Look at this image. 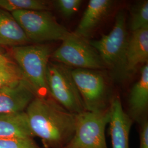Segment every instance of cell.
I'll return each mask as SVG.
<instances>
[{
	"label": "cell",
	"instance_id": "obj_4",
	"mask_svg": "<svg viewBox=\"0 0 148 148\" xmlns=\"http://www.w3.org/2000/svg\"><path fill=\"white\" fill-rule=\"evenodd\" d=\"M11 14L30 42L63 41L71 32L59 24L49 11H18Z\"/></svg>",
	"mask_w": 148,
	"mask_h": 148
},
{
	"label": "cell",
	"instance_id": "obj_10",
	"mask_svg": "<svg viewBox=\"0 0 148 148\" xmlns=\"http://www.w3.org/2000/svg\"><path fill=\"white\" fill-rule=\"evenodd\" d=\"M109 131L112 148H130L129 136L133 120L124 111L121 101L114 97L109 104Z\"/></svg>",
	"mask_w": 148,
	"mask_h": 148
},
{
	"label": "cell",
	"instance_id": "obj_14",
	"mask_svg": "<svg viewBox=\"0 0 148 148\" xmlns=\"http://www.w3.org/2000/svg\"><path fill=\"white\" fill-rule=\"evenodd\" d=\"M29 42V40L11 13L0 9V46L14 47Z\"/></svg>",
	"mask_w": 148,
	"mask_h": 148
},
{
	"label": "cell",
	"instance_id": "obj_19",
	"mask_svg": "<svg viewBox=\"0 0 148 148\" xmlns=\"http://www.w3.org/2000/svg\"><path fill=\"white\" fill-rule=\"evenodd\" d=\"M82 3L81 0H58L55 2L59 12L66 18L71 17L79 11Z\"/></svg>",
	"mask_w": 148,
	"mask_h": 148
},
{
	"label": "cell",
	"instance_id": "obj_2",
	"mask_svg": "<svg viewBox=\"0 0 148 148\" xmlns=\"http://www.w3.org/2000/svg\"><path fill=\"white\" fill-rule=\"evenodd\" d=\"M128 35L125 12L119 11L111 32L95 40L89 41L90 45L99 54L106 68L117 79L128 76L126 70V52Z\"/></svg>",
	"mask_w": 148,
	"mask_h": 148
},
{
	"label": "cell",
	"instance_id": "obj_7",
	"mask_svg": "<svg viewBox=\"0 0 148 148\" xmlns=\"http://www.w3.org/2000/svg\"><path fill=\"white\" fill-rule=\"evenodd\" d=\"M51 58L70 68L94 70L106 68L99 54L88 40L73 32L62 41L60 46L52 53Z\"/></svg>",
	"mask_w": 148,
	"mask_h": 148
},
{
	"label": "cell",
	"instance_id": "obj_5",
	"mask_svg": "<svg viewBox=\"0 0 148 148\" xmlns=\"http://www.w3.org/2000/svg\"><path fill=\"white\" fill-rule=\"evenodd\" d=\"M46 79L49 93L54 101L75 115L85 111L71 68L62 64L49 62Z\"/></svg>",
	"mask_w": 148,
	"mask_h": 148
},
{
	"label": "cell",
	"instance_id": "obj_20",
	"mask_svg": "<svg viewBox=\"0 0 148 148\" xmlns=\"http://www.w3.org/2000/svg\"><path fill=\"white\" fill-rule=\"evenodd\" d=\"M23 79L24 77L20 69L0 71V88Z\"/></svg>",
	"mask_w": 148,
	"mask_h": 148
},
{
	"label": "cell",
	"instance_id": "obj_8",
	"mask_svg": "<svg viewBox=\"0 0 148 148\" xmlns=\"http://www.w3.org/2000/svg\"><path fill=\"white\" fill-rule=\"evenodd\" d=\"M71 74L83 101L85 110L96 112L107 109L108 86L98 70L71 69Z\"/></svg>",
	"mask_w": 148,
	"mask_h": 148
},
{
	"label": "cell",
	"instance_id": "obj_13",
	"mask_svg": "<svg viewBox=\"0 0 148 148\" xmlns=\"http://www.w3.org/2000/svg\"><path fill=\"white\" fill-rule=\"evenodd\" d=\"M148 28L132 32L129 36L126 52L128 76L140 65L148 63Z\"/></svg>",
	"mask_w": 148,
	"mask_h": 148
},
{
	"label": "cell",
	"instance_id": "obj_6",
	"mask_svg": "<svg viewBox=\"0 0 148 148\" xmlns=\"http://www.w3.org/2000/svg\"><path fill=\"white\" fill-rule=\"evenodd\" d=\"M109 119V106L102 111L76 114L73 137L64 148H108L106 128Z\"/></svg>",
	"mask_w": 148,
	"mask_h": 148
},
{
	"label": "cell",
	"instance_id": "obj_22",
	"mask_svg": "<svg viewBox=\"0 0 148 148\" xmlns=\"http://www.w3.org/2000/svg\"><path fill=\"white\" fill-rule=\"evenodd\" d=\"M19 69V68L16 63L13 62L10 59L0 53V71L16 70Z\"/></svg>",
	"mask_w": 148,
	"mask_h": 148
},
{
	"label": "cell",
	"instance_id": "obj_21",
	"mask_svg": "<svg viewBox=\"0 0 148 148\" xmlns=\"http://www.w3.org/2000/svg\"><path fill=\"white\" fill-rule=\"evenodd\" d=\"M139 129V148H148V122L146 119L140 122Z\"/></svg>",
	"mask_w": 148,
	"mask_h": 148
},
{
	"label": "cell",
	"instance_id": "obj_16",
	"mask_svg": "<svg viewBox=\"0 0 148 148\" xmlns=\"http://www.w3.org/2000/svg\"><path fill=\"white\" fill-rule=\"evenodd\" d=\"M49 2L43 0H0V8L8 12L18 11H49Z\"/></svg>",
	"mask_w": 148,
	"mask_h": 148
},
{
	"label": "cell",
	"instance_id": "obj_9",
	"mask_svg": "<svg viewBox=\"0 0 148 148\" xmlns=\"http://www.w3.org/2000/svg\"><path fill=\"white\" fill-rule=\"evenodd\" d=\"M36 96L25 79L0 88V114H13L25 111Z\"/></svg>",
	"mask_w": 148,
	"mask_h": 148
},
{
	"label": "cell",
	"instance_id": "obj_18",
	"mask_svg": "<svg viewBox=\"0 0 148 148\" xmlns=\"http://www.w3.org/2000/svg\"><path fill=\"white\" fill-rule=\"evenodd\" d=\"M0 148H41L32 138H0Z\"/></svg>",
	"mask_w": 148,
	"mask_h": 148
},
{
	"label": "cell",
	"instance_id": "obj_11",
	"mask_svg": "<svg viewBox=\"0 0 148 148\" xmlns=\"http://www.w3.org/2000/svg\"><path fill=\"white\" fill-rule=\"evenodd\" d=\"M113 2L110 0H90L78 26L73 32L77 36L88 40L102 20L108 14Z\"/></svg>",
	"mask_w": 148,
	"mask_h": 148
},
{
	"label": "cell",
	"instance_id": "obj_12",
	"mask_svg": "<svg viewBox=\"0 0 148 148\" xmlns=\"http://www.w3.org/2000/svg\"><path fill=\"white\" fill-rule=\"evenodd\" d=\"M128 115L133 121L142 122L148 108V64L140 70L137 82L133 85L129 97Z\"/></svg>",
	"mask_w": 148,
	"mask_h": 148
},
{
	"label": "cell",
	"instance_id": "obj_1",
	"mask_svg": "<svg viewBox=\"0 0 148 148\" xmlns=\"http://www.w3.org/2000/svg\"><path fill=\"white\" fill-rule=\"evenodd\" d=\"M35 136L48 148H64L75 132V115L53 98L36 96L25 110Z\"/></svg>",
	"mask_w": 148,
	"mask_h": 148
},
{
	"label": "cell",
	"instance_id": "obj_3",
	"mask_svg": "<svg viewBox=\"0 0 148 148\" xmlns=\"http://www.w3.org/2000/svg\"><path fill=\"white\" fill-rule=\"evenodd\" d=\"M52 53L45 45H25L12 49L16 63L38 97H47L49 93L46 74Z\"/></svg>",
	"mask_w": 148,
	"mask_h": 148
},
{
	"label": "cell",
	"instance_id": "obj_15",
	"mask_svg": "<svg viewBox=\"0 0 148 148\" xmlns=\"http://www.w3.org/2000/svg\"><path fill=\"white\" fill-rule=\"evenodd\" d=\"M35 137L29 126L25 111L0 114V138Z\"/></svg>",
	"mask_w": 148,
	"mask_h": 148
},
{
	"label": "cell",
	"instance_id": "obj_17",
	"mask_svg": "<svg viewBox=\"0 0 148 148\" xmlns=\"http://www.w3.org/2000/svg\"><path fill=\"white\" fill-rule=\"evenodd\" d=\"M130 27L132 32L148 28V1H140L133 7Z\"/></svg>",
	"mask_w": 148,
	"mask_h": 148
}]
</instances>
